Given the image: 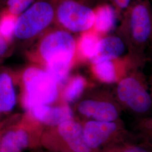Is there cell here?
<instances>
[{"mask_svg":"<svg viewBox=\"0 0 152 152\" xmlns=\"http://www.w3.org/2000/svg\"><path fill=\"white\" fill-rule=\"evenodd\" d=\"M54 0H37L18 16L14 38L29 42L54 26Z\"/></svg>","mask_w":152,"mask_h":152,"instance_id":"6da1fadb","label":"cell"},{"mask_svg":"<svg viewBox=\"0 0 152 152\" xmlns=\"http://www.w3.org/2000/svg\"><path fill=\"white\" fill-rule=\"evenodd\" d=\"M54 26L70 33H83L92 29L95 21V0H54Z\"/></svg>","mask_w":152,"mask_h":152,"instance_id":"7a4b0ae2","label":"cell"},{"mask_svg":"<svg viewBox=\"0 0 152 152\" xmlns=\"http://www.w3.org/2000/svg\"><path fill=\"white\" fill-rule=\"evenodd\" d=\"M76 49L71 33L53 26L39 37L37 53L46 66L71 64Z\"/></svg>","mask_w":152,"mask_h":152,"instance_id":"3957f363","label":"cell"},{"mask_svg":"<svg viewBox=\"0 0 152 152\" xmlns=\"http://www.w3.org/2000/svg\"><path fill=\"white\" fill-rule=\"evenodd\" d=\"M23 79L27 91L24 102L48 105L57 97V83L47 71L29 67L24 72Z\"/></svg>","mask_w":152,"mask_h":152,"instance_id":"277c9868","label":"cell"},{"mask_svg":"<svg viewBox=\"0 0 152 152\" xmlns=\"http://www.w3.org/2000/svg\"><path fill=\"white\" fill-rule=\"evenodd\" d=\"M127 32L134 43L145 44L152 36V18L148 5L139 2L133 6L127 15Z\"/></svg>","mask_w":152,"mask_h":152,"instance_id":"5b68a950","label":"cell"},{"mask_svg":"<svg viewBox=\"0 0 152 152\" xmlns=\"http://www.w3.org/2000/svg\"><path fill=\"white\" fill-rule=\"evenodd\" d=\"M117 93L120 100L136 113H145L152 107L150 95L134 78H126L120 82Z\"/></svg>","mask_w":152,"mask_h":152,"instance_id":"8992f818","label":"cell"},{"mask_svg":"<svg viewBox=\"0 0 152 152\" xmlns=\"http://www.w3.org/2000/svg\"><path fill=\"white\" fill-rule=\"evenodd\" d=\"M24 105L34 118L49 126L60 125L72 120L73 117L72 110L68 106L50 107L47 105L32 103H24Z\"/></svg>","mask_w":152,"mask_h":152,"instance_id":"52a82bcc","label":"cell"},{"mask_svg":"<svg viewBox=\"0 0 152 152\" xmlns=\"http://www.w3.org/2000/svg\"><path fill=\"white\" fill-rule=\"evenodd\" d=\"M117 129V125L112 122L89 121L83 129L85 140L94 152L107 142Z\"/></svg>","mask_w":152,"mask_h":152,"instance_id":"ba28073f","label":"cell"},{"mask_svg":"<svg viewBox=\"0 0 152 152\" xmlns=\"http://www.w3.org/2000/svg\"><path fill=\"white\" fill-rule=\"evenodd\" d=\"M58 132L69 152H94L86 143L83 129L72 120L59 125Z\"/></svg>","mask_w":152,"mask_h":152,"instance_id":"9c48e42d","label":"cell"},{"mask_svg":"<svg viewBox=\"0 0 152 152\" xmlns=\"http://www.w3.org/2000/svg\"><path fill=\"white\" fill-rule=\"evenodd\" d=\"M78 110L83 115L98 121L112 122L118 115L117 109L112 104L91 100L82 102Z\"/></svg>","mask_w":152,"mask_h":152,"instance_id":"30bf717a","label":"cell"},{"mask_svg":"<svg viewBox=\"0 0 152 152\" xmlns=\"http://www.w3.org/2000/svg\"><path fill=\"white\" fill-rule=\"evenodd\" d=\"M125 45L121 38L117 36H108L100 39L98 50L90 61L92 64L119 58L124 53Z\"/></svg>","mask_w":152,"mask_h":152,"instance_id":"8fae6325","label":"cell"},{"mask_svg":"<svg viewBox=\"0 0 152 152\" xmlns=\"http://www.w3.org/2000/svg\"><path fill=\"white\" fill-rule=\"evenodd\" d=\"M95 21L92 29L99 35L110 32L116 26L115 9L110 5L103 4L94 9Z\"/></svg>","mask_w":152,"mask_h":152,"instance_id":"7c38bea8","label":"cell"},{"mask_svg":"<svg viewBox=\"0 0 152 152\" xmlns=\"http://www.w3.org/2000/svg\"><path fill=\"white\" fill-rule=\"evenodd\" d=\"M29 136L26 131H9L0 140V152H22L29 147Z\"/></svg>","mask_w":152,"mask_h":152,"instance_id":"4fadbf2b","label":"cell"},{"mask_svg":"<svg viewBox=\"0 0 152 152\" xmlns=\"http://www.w3.org/2000/svg\"><path fill=\"white\" fill-rule=\"evenodd\" d=\"M16 104V95L11 76L7 72H0V113L11 111Z\"/></svg>","mask_w":152,"mask_h":152,"instance_id":"5bb4252c","label":"cell"},{"mask_svg":"<svg viewBox=\"0 0 152 152\" xmlns=\"http://www.w3.org/2000/svg\"><path fill=\"white\" fill-rule=\"evenodd\" d=\"M100 39V35L92 29L82 33L77 44L82 56L91 60L97 51Z\"/></svg>","mask_w":152,"mask_h":152,"instance_id":"9a60e30c","label":"cell"},{"mask_svg":"<svg viewBox=\"0 0 152 152\" xmlns=\"http://www.w3.org/2000/svg\"><path fill=\"white\" fill-rule=\"evenodd\" d=\"M17 18L18 16L5 9H2L0 12V35L11 43L14 38Z\"/></svg>","mask_w":152,"mask_h":152,"instance_id":"2e32d148","label":"cell"},{"mask_svg":"<svg viewBox=\"0 0 152 152\" xmlns=\"http://www.w3.org/2000/svg\"><path fill=\"white\" fill-rule=\"evenodd\" d=\"M93 70L95 74L102 81L112 83L116 80V70L112 60L94 64Z\"/></svg>","mask_w":152,"mask_h":152,"instance_id":"e0dca14e","label":"cell"},{"mask_svg":"<svg viewBox=\"0 0 152 152\" xmlns=\"http://www.w3.org/2000/svg\"><path fill=\"white\" fill-rule=\"evenodd\" d=\"M85 86V80L81 76L74 77L65 89V100L69 102L75 101L80 96Z\"/></svg>","mask_w":152,"mask_h":152,"instance_id":"ac0fdd59","label":"cell"},{"mask_svg":"<svg viewBox=\"0 0 152 152\" xmlns=\"http://www.w3.org/2000/svg\"><path fill=\"white\" fill-rule=\"evenodd\" d=\"M37 1V0H8L3 9L18 16Z\"/></svg>","mask_w":152,"mask_h":152,"instance_id":"d6986e66","label":"cell"},{"mask_svg":"<svg viewBox=\"0 0 152 152\" xmlns=\"http://www.w3.org/2000/svg\"><path fill=\"white\" fill-rule=\"evenodd\" d=\"M105 152H152V150L145 146L133 145L116 148Z\"/></svg>","mask_w":152,"mask_h":152,"instance_id":"ffe728a7","label":"cell"},{"mask_svg":"<svg viewBox=\"0 0 152 152\" xmlns=\"http://www.w3.org/2000/svg\"><path fill=\"white\" fill-rule=\"evenodd\" d=\"M11 42H8L0 35V58L6 56L9 53Z\"/></svg>","mask_w":152,"mask_h":152,"instance_id":"44dd1931","label":"cell"},{"mask_svg":"<svg viewBox=\"0 0 152 152\" xmlns=\"http://www.w3.org/2000/svg\"><path fill=\"white\" fill-rule=\"evenodd\" d=\"M114 5L119 9H125L129 7L131 0H111Z\"/></svg>","mask_w":152,"mask_h":152,"instance_id":"7402d4cb","label":"cell"},{"mask_svg":"<svg viewBox=\"0 0 152 152\" xmlns=\"http://www.w3.org/2000/svg\"><path fill=\"white\" fill-rule=\"evenodd\" d=\"M8 0H0V12L5 7Z\"/></svg>","mask_w":152,"mask_h":152,"instance_id":"603a6c76","label":"cell"},{"mask_svg":"<svg viewBox=\"0 0 152 152\" xmlns=\"http://www.w3.org/2000/svg\"></svg>","mask_w":152,"mask_h":152,"instance_id":"cb8c5ba5","label":"cell"}]
</instances>
